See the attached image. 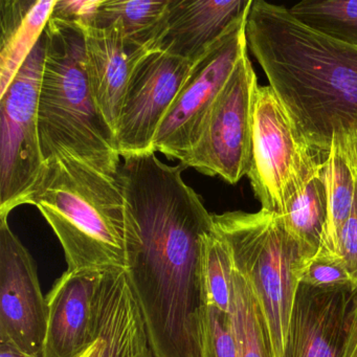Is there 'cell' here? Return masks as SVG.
Instances as JSON below:
<instances>
[{"label": "cell", "mask_w": 357, "mask_h": 357, "mask_svg": "<svg viewBox=\"0 0 357 357\" xmlns=\"http://www.w3.org/2000/svg\"><path fill=\"white\" fill-rule=\"evenodd\" d=\"M187 167L155 152L124 158L126 273L155 357H202L208 310L204 256L214 229L202 197L183 181Z\"/></svg>", "instance_id": "1"}, {"label": "cell", "mask_w": 357, "mask_h": 357, "mask_svg": "<svg viewBox=\"0 0 357 357\" xmlns=\"http://www.w3.org/2000/svg\"><path fill=\"white\" fill-rule=\"evenodd\" d=\"M248 47L311 147L327 158L334 132L357 118V47L301 24L284 6L252 0Z\"/></svg>", "instance_id": "2"}, {"label": "cell", "mask_w": 357, "mask_h": 357, "mask_svg": "<svg viewBox=\"0 0 357 357\" xmlns=\"http://www.w3.org/2000/svg\"><path fill=\"white\" fill-rule=\"evenodd\" d=\"M28 204L51 225L70 271L126 268L124 196L116 177L60 154L47 160Z\"/></svg>", "instance_id": "3"}, {"label": "cell", "mask_w": 357, "mask_h": 357, "mask_svg": "<svg viewBox=\"0 0 357 357\" xmlns=\"http://www.w3.org/2000/svg\"><path fill=\"white\" fill-rule=\"evenodd\" d=\"M38 104L41 151L49 160L70 153L116 177L121 155L114 132L100 114L84 70L81 26L50 20Z\"/></svg>", "instance_id": "4"}, {"label": "cell", "mask_w": 357, "mask_h": 357, "mask_svg": "<svg viewBox=\"0 0 357 357\" xmlns=\"http://www.w3.org/2000/svg\"><path fill=\"white\" fill-rule=\"evenodd\" d=\"M234 268L250 284L267 321L275 357H283L304 262L281 217L261 208L213 214Z\"/></svg>", "instance_id": "5"}, {"label": "cell", "mask_w": 357, "mask_h": 357, "mask_svg": "<svg viewBox=\"0 0 357 357\" xmlns=\"http://www.w3.org/2000/svg\"><path fill=\"white\" fill-rule=\"evenodd\" d=\"M326 158L303 137L271 86H259L254 107L250 179L261 208L281 213Z\"/></svg>", "instance_id": "6"}, {"label": "cell", "mask_w": 357, "mask_h": 357, "mask_svg": "<svg viewBox=\"0 0 357 357\" xmlns=\"http://www.w3.org/2000/svg\"><path fill=\"white\" fill-rule=\"evenodd\" d=\"M43 33L9 89L0 96V220L28 204L47 167L41 151L38 104L45 63Z\"/></svg>", "instance_id": "7"}, {"label": "cell", "mask_w": 357, "mask_h": 357, "mask_svg": "<svg viewBox=\"0 0 357 357\" xmlns=\"http://www.w3.org/2000/svg\"><path fill=\"white\" fill-rule=\"evenodd\" d=\"M258 79L246 54L219 93L197 145L181 164L236 185L252 162L254 107Z\"/></svg>", "instance_id": "8"}, {"label": "cell", "mask_w": 357, "mask_h": 357, "mask_svg": "<svg viewBox=\"0 0 357 357\" xmlns=\"http://www.w3.org/2000/svg\"><path fill=\"white\" fill-rule=\"evenodd\" d=\"M248 13L195 61L158 129L154 151L179 162H185L193 151L217 97L248 54Z\"/></svg>", "instance_id": "9"}, {"label": "cell", "mask_w": 357, "mask_h": 357, "mask_svg": "<svg viewBox=\"0 0 357 357\" xmlns=\"http://www.w3.org/2000/svg\"><path fill=\"white\" fill-rule=\"evenodd\" d=\"M195 62L149 51L135 66L114 139L121 158L154 151L158 129Z\"/></svg>", "instance_id": "10"}, {"label": "cell", "mask_w": 357, "mask_h": 357, "mask_svg": "<svg viewBox=\"0 0 357 357\" xmlns=\"http://www.w3.org/2000/svg\"><path fill=\"white\" fill-rule=\"evenodd\" d=\"M47 321L34 259L8 220H0V342L43 357Z\"/></svg>", "instance_id": "11"}, {"label": "cell", "mask_w": 357, "mask_h": 357, "mask_svg": "<svg viewBox=\"0 0 357 357\" xmlns=\"http://www.w3.org/2000/svg\"><path fill=\"white\" fill-rule=\"evenodd\" d=\"M357 287L300 283L283 357H342Z\"/></svg>", "instance_id": "12"}, {"label": "cell", "mask_w": 357, "mask_h": 357, "mask_svg": "<svg viewBox=\"0 0 357 357\" xmlns=\"http://www.w3.org/2000/svg\"><path fill=\"white\" fill-rule=\"evenodd\" d=\"M252 5V0H169L147 49L197 61Z\"/></svg>", "instance_id": "13"}, {"label": "cell", "mask_w": 357, "mask_h": 357, "mask_svg": "<svg viewBox=\"0 0 357 357\" xmlns=\"http://www.w3.org/2000/svg\"><path fill=\"white\" fill-rule=\"evenodd\" d=\"M104 271H68L47 296L43 357H81L96 340V296Z\"/></svg>", "instance_id": "14"}, {"label": "cell", "mask_w": 357, "mask_h": 357, "mask_svg": "<svg viewBox=\"0 0 357 357\" xmlns=\"http://www.w3.org/2000/svg\"><path fill=\"white\" fill-rule=\"evenodd\" d=\"M83 32L89 87L100 114L114 135L133 70L149 50L127 38L118 24L91 26Z\"/></svg>", "instance_id": "15"}, {"label": "cell", "mask_w": 357, "mask_h": 357, "mask_svg": "<svg viewBox=\"0 0 357 357\" xmlns=\"http://www.w3.org/2000/svg\"><path fill=\"white\" fill-rule=\"evenodd\" d=\"M93 357H155L126 269L103 271L96 296Z\"/></svg>", "instance_id": "16"}, {"label": "cell", "mask_w": 357, "mask_h": 357, "mask_svg": "<svg viewBox=\"0 0 357 357\" xmlns=\"http://www.w3.org/2000/svg\"><path fill=\"white\" fill-rule=\"evenodd\" d=\"M57 0H0V96L40 40Z\"/></svg>", "instance_id": "17"}, {"label": "cell", "mask_w": 357, "mask_h": 357, "mask_svg": "<svg viewBox=\"0 0 357 357\" xmlns=\"http://www.w3.org/2000/svg\"><path fill=\"white\" fill-rule=\"evenodd\" d=\"M279 216L290 237L298 244L305 266L321 254L327 235L328 202L324 164L286 202Z\"/></svg>", "instance_id": "18"}, {"label": "cell", "mask_w": 357, "mask_h": 357, "mask_svg": "<svg viewBox=\"0 0 357 357\" xmlns=\"http://www.w3.org/2000/svg\"><path fill=\"white\" fill-rule=\"evenodd\" d=\"M328 202V227L325 244L319 256H337L338 240L354 202L356 174L335 137L324 162ZM317 256V257H319Z\"/></svg>", "instance_id": "19"}, {"label": "cell", "mask_w": 357, "mask_h": 357, "mask_svg": "<svg viewBox=\"0 0 357 357\" xmlns=\"http://www.w3.org/2000/svg\"><path fill=\"white\" fill-rule=\"evenodd\" d=\"M238 357H275L266 319L245 279L234 271L231 311Z\"/></svg>", "instance_id": "20"}, {"label": "cell", "mask_w": 357, "mask_h": 357, "mask_svg": "<svg viewBox=\"0 0 357 357\" xmlns=\"http://www.w3.org/2000/svg\"><path fill=\"white\" fill-rule=\"evenodd\" d=\"M169 0H102L93 28L118 24L125 36L147 47Z\"/></svg>", "instance_id": "21"}, {"label": "cell", "mask_w": 357, "mask_h": 357, "mask_svg": "<svg viewBox=\"0 0 357 357\" xmlns=\"http://www.w3.org/2000/svg\"><path fill=\"white\" fill-rule=\"evenodd\" d=\"M288 11L308 28L357 47V0H304Z\"/></svg>", "instance_id": "22"}, {"label": "cell", "mask_w": 357, "mask_h": 357, "mask_svg": "<svg viewBox=\"0 0 357 357\" xmlns=\"http://www.w3.org/2000/svg\"><path fill=\"white\" fill-rule=\"evenodd\" d=\"M234 271L229 246L214 229L204 241V285L208 305L223 312L231 311Z\"/></svg>", "instance_id": "23"}, {"label": "cell", "mask_w": 357, "mask_h": 357, "mask_svg": "<svg viewBox=\"0 0 357 357\" xmlns=\"http://www.w3.org/2000/svg\"><path fill=\"white\" fill-rule=\"evenodd\" d=\"M202 357H238L231 315L210 305L204 321Z\"/></svg>", "instance_id": "24"}, {"label": "cell", "mask_w": 357, "mask_h": 357, "mask_svg": "<svg viewBox=\"0 0 357 357\" xmlns=\"http://www.w3.org/2000/svg\"><path fill=\"white\" fill-rule=\"evenodd\" d=\"M300 283L317 288L357 287L336 256L315 257L303 268Z\"/></svg>", "instance_id": "25"}, {"label": "cell", "mask_w": 357, "mask_h": 357, "mask_svg": "<svg viewBox=\"0 0 357 357\" xmlns=\"http://www.w3.org/2000/svg\"><path fill=\"white\" fill-rule=\"evenodd\" d=\"M102 0H57L52 20L76 24L84 30L95 24Z\"/></svg>", "instance_id": "26"}, {"label": "cell", "mask_w": 357, "mask_h": 357, "mask_svg": "<svg viewBox=\"0 0 357 357\" xmlns=\"http://www.w3.org/2000/svg\"><path fill=\"white\" fill-rule=\"evenodd\" d=\"M355 172V171H354ZM354 202L338 240L337 256L344 263L347 273L357 285V173Z\"/></svg>", "instance_id": "27"}, {"label": "cell", "mask_w": 357, "mask_h": 357, "mask_svg": "<svg viewBox=\"0 0 357 357\" xmlns=\"http://www.w3.org/2000/svg\"><path fill=\"white\" fill-rule=\"evenodd\" d=\"M338 145L353 170L357 173V118L347 128L334 132Z\"/></svg>", "instance_id": "28"}, {"label": "cell", "mask_w": 357, "mask_h": 357, "mask_svg": "<svg viewBox=\"0 0 357 357\" xmlns=\"http://www.w3.org/2000/svg\"><path fill=\"white\" fill-rule=\"evenodd\" d=\"M342 357H357V294L353 306L350 327Z\"/></svg>", "instance_id": "29"}, {"label": "cell", "mask_w": 357, "mask_h": 357, "mask_svg": "<svg viewBox=\"0 0 357 357\" xmlns=\"http://www.w3.org/2000/svg\"><path fill=\"white\" fill-rule=\"evenodd\" d=\"M0 357H39L26 354L22 351L17 350L10 344L0 342Z\"/></svg>", "instance_id": "30"}, {"label": "cell", "mask_w": 357, "mask_h": 357, "mask_svg": "<svg viewBox=\"0 0 357 357\" xmlns=\"http://www.w3.org/2000/svg\"><path fill=\"white\" fill-rule=\"evenodd\" d=\"M96 348H97V342H96L95 344H93L91 348H89V350H87L86 352H85L84 354H83L81 357H93Z\"/></svg>", "instance_id": "31"}]
</instances>
